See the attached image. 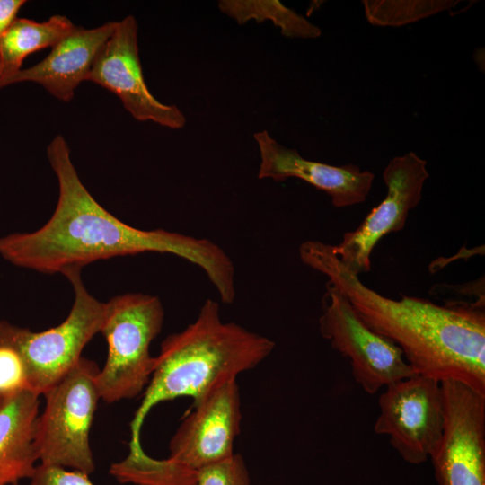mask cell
<instances>
[{"label":"cell","mask_w":485,"mask_h":485,"mask_svg":"<svg viewBox=\"0 0 485 485\" xmlns=\"http://www.w3.org/2000/svg\"><path fill=\"white\" fill-rule=\"evenodd\" d=\"M274 348L268 337L224 322L218 303L207 299L193 322L162 342L130 423L129 446L142 445L141 429L153 407L179 397H190L196 404L218 384L257 366Z\"/></svg>","instance_id":"cell-3"},{"label":"cell","mask_w":485,"mask_h":485,"mask_svg":"<svg viewBox=\"0 0 485 485\" xmlns=\"http://www.w3.org/2000/svg\"><path fill=\"white\" fill-rule=\"evenodd\" d=\"M219 7L239 23L251 19L258 22L270 20L286 37L313 39L322 34L318 26L279 1H221Z\"/></svg>","instance_id":"cell-18"},{"label":"cell","mask_w":485,"mask_h":485,"mask_svg":"<svg viewBox=\"0 0 485 485\" xmlns=\"http://www.w3.org/2000/svg\"><path fill=\"white\" fill-rule=\"evenodd\" d=\"M99 370L95 362L82 357L43 394L46 404L37 418L34 435L40 464L71 468L88 475L93 472L90 431L100 400Z\"/></svg>","instance_id":"cell-6"},{"label":"cell","mask_w":485,"mask_h":485,"mask_svg":"<svg viewBox=\"0 0 485 485\" xmlns=\"http://www.w3.org/2000/svg\"><path fill=\"white\" fill-rule=\"evenodd\" d=\"M253 137L260 154L259 179H300L327 193L336 207L354 206L366 199L375 179L372 172L363 171L354 163L334 166L305 159L296 149L280 145L267 130Z\"/></svg>","instance_id":"cell-13"},{"label":"cell","mask_w":485,"mask_h":485,"mask_svg":"<svg viewBox=\"0 0 485 485\" xmlns=\"http://www.w3.org/2000/svg\"><path fill=\"white\" fill-rule=\"evenodd\" d=\"M250 474L242 456L234 454L197 472V485H250Z\"/></svg>","instance_id":"cell-20"},{"label":"cell","mask_w":485,"mask_h":485,"mask_svg":"<svg viewBox=\"0 0 485 485\" xmlns=\"http://www.w3.org/2000/svg\"><path fill=\"white\" fill-rule=\"evenodd\" d=\"M39 397L29 388L0 397V485H18L36 470Z\"/></svg>","instance_id":"cell-15"},{"label":"cell","mask_w":485,"mask_h":485,"mask_svg":"<svg viewBox=\"0 0 485 485\" xmlns=\"http://www.w3.org/2000/svg\"><path fill=\"white\" fill-rule=\"evenodd\" d=\"M30 480V485H94L83 472L43 464L37 465Z\"/></svg>","instance_id":"cell-22"},{"label":"cell","mask_w":485,"mask_h":485,"mask_svg":"<svg viewBox=\"0 0 485 485\" xmlns=\"http://www.w3.org/2000/svg\"><path fill=\"white\" fill-rule=\"evenodd\" d=\"M197 472L168 458L154 459L139 447L110 467V474L120 483L136 485H197Z\"/></svg>","instance_id":"cell-17"},{"label":"cell","mask_w":485,"mask_h":485,"mask_svg":"<svg viewBox=\"0 0 485 485\" xmlns=\"http://www.w3.org/2000/svg\"><path fill=\"white\" fill-rule=\"evenodd\" d=\"M319 330L331 348L349 360L356 383L369 394L416 375L401 348L369 328L346 295L328 282Z\"/></svg>","instance_id":"cell-7"},{"label":"cell","mask_w":485,"mask_h":485,"mask_svg":"<svg viewBox=\"0 0 485 485\" xmlns=\"http://www.w3.org/2000/svg\"><path fill=\"white\" fill-rule=\"evenodd\" d=\"M374 425L378 435L410 464L426 462L439 442L445 421L439 381L414 375L385 387Z\"/></svg>","instance_id":"cell-8"},{"label":"cell","mask_w":485,"mask_h":485,"mask_svg":"<svg viewBox=\"0 0 485 485\" xmlns=\"http://www.w3.org/2000/svg\"><path fill=\"white\" fill-rule=\"evenodd\" d=\"M116 22L74 30L51 48L38 64L0 78V89L22 82L42 85L55 98L69 101L75 91L88 75L99 52L112 34Z\"/></svg>","instance_id":"cell-14"},{"label":"cell","mask_w":485,"mask_h":485,"mask_svg":"<svg viewBox=\"0 0 485 485\" xmlns=\"http://www.w3.org/2000/svg\"><path fill=\"white\" fill-rule=\"evenodd\" d=\"M25 4L24 0H0V40L17 19L20 9Z\"/></svg>","instance_id":"cell-23"},{"label":"cell","mask_w":485,"mask_h":485,"mask_svg":"<svg viewBox=\"0 0 485 485\" xmlns=\"http://www.w3.org/2000/svg\"><path fill=\"white\" fill-rule=\"evenodd\" d=\"M87 81L117 95L138 121L179 129L186 119L175 105L160 102L149 91L138 54L137 22L133 15L116 22L114 31L95 58Z\"/></svg>","instance_id":"cell-11"},{"label":"cell","mask_w":485,"mask_h":485,"mask_svg":"<svg viewBox=\"0 0 485 485\" xmlns=\"http://www.w3.org/2000/svg\"><path fill=\"white\" fill-rule=\"evenodd\" d=\"M47 156L58 182L57 207L38 230L0 237L3 259L20 268L64 275L96 260L143 252L170 253L202 269L221 298L234 295V266L219 245L163 229H138L117 218L81 181L63 136L50 142Z\"/></svg>","instance_id":"cell-1"},{"label":"cell","mask_w":485,"mask_h":485,"mask_svg":"<svg viewBox=\"0 0 485 485\" xmlns=\"http://www.w3.org/2000/svg\"><path fill=\"white\" fill-rule=\"evenodd\" d=\"M75 27L64 15H53L41 22L17 18L0 40V78L20 71L29 55L52 48Z\"/></svg>","instance_id":"cell-16"},{"label":"cell","mask_w":485,"mask_h":485,"mask_svg":"<svg viewBox=\"0 0 485 485\" xmlns=\"http://www.w3.org/2000/svg\"><path fill=\"white\" fill-rule=\"evenodd\" d=\"M241 420L239 387L231 379L193 404L170 440L168 459L198 471L231 457Z\"/></svg>","instance_id":"cell-12"},{"label":"cell","mask_w":485,"mask_h":485,"mask_svg":"<svg viewBox=\"0 0 485 485\" xmlns=\"http://www.w3.org/2000/svg\"><path fill=\"white\" fill-rule=\"evenodd\" d=\"M81 270L71 269L64 274L72 284L74 302L59 325L36 332L0 321V345L17 352L23 364L27 387L39 395L74 367L86 344L101 331L105 303L88 292Z\"/></svg>","instance_id":"cell-5"},{"label":"cell","mask_w":485,"mask_h":485,"mask_svg":"<svg viewBox=\"0 0 485 485\" xmlns=\"http://www.w3.org/2000/svg\"><path fill=\"white\" fill-rule=\"evenodd\" d=\"M302 261L328 278L363 322L402 351L416 375L455 380L485 393L484 309L438 305L401 294L385 297L362 283L333 252L331 244L305 241Z\"/></svg>","instance_id":"cell-2"},{"label":"cell","mask_w":485,"mask_h":485,"mask_svg":"<svg viewBox=\"0 0 485 485\" xmlns=\"http://www.w3.org/2000/svg\"><path fill=\"white\" fill-rule=\"evenodd\" d=\"M428 177L426 160L414 152L395 156L388 163L383 172L385 198L357 229L345 233L338 245H331L348 269L358 276L370 270L373 249L384 235L404 227L410 211L421 200Z\"/></svg>","instance_id":"cell-10"},{"label":"cell","mask_w":485,"mask_h":485,"mask_svg":"<svg viewBox=\"0 0 485 485\" xmlns=\"http://www.w3.org/2000/svg\"><path fill=\"white\" fill-rule=\"evenodd\" d=\"M163 320V306L155 295L126 293L105 303L100 332L108 355L96 375L100 399L114 403L135 398L147 387L154 366L150 345Z\"/></svg>","instance_id":"cell-4"},{"label":"cell","mask_w":485,"mask_h":485,"mask_svg":"<svg viewBox=\"0 0 485 485\" xmlns=\"http://www.w3.org/2000/svg\"><path fill=\"white\" fill-rule=\"evenodd\" d=\"M24 388L28 387L20 356L12 348L0 345V397Z\"/></svg>","instance_id":"cell-21"},{"label":"cell","mask_w":485,"mask_h":485,"mask_svg":"<svg viewBox=\"0 0 485 485\" xmlns=\"http://www.w3.org/2000/svg\"><path fill=\"white\" fill-rule=\"evenodd\" d=\"M366 20L375 26H401L449 11L459 1L453 0H382L363 1Z\"/></svg>","instance_id":"cell-19"},{"label":"cell","mask_w":485,"mask_h":485,"mask_svg":"<svg viewBox=\"0 0 485 485\" xmlns=\"http://www.w3.org/2000/svg\"><path fill=\"white\" fill-rule=\"evenodd\" d=\"M445 421L429 455L437 485H485V393L440 382Z\"/></svg>","instance_id":"cell-9"}]
</instances>
